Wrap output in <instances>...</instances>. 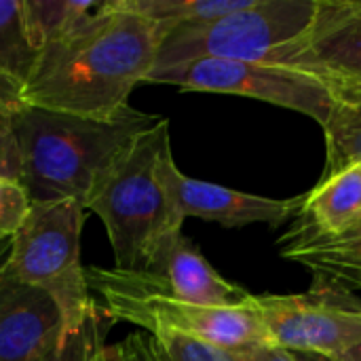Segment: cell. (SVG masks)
Masks as SVG:
<instances>
[{
	"label": "cell",
	"mask_w": 361,
	"mask_h": 361,
	"mask_svg": "<svg viewBox=\"0 0 361 361\" xmlns=\"http://www.w3.org/2000/svg\"><path fill=\"white\" fill-rule=\"evenodd\" d=\"M159 361H237L233 351L180 334H150Z\"/></svg>",
	"instance_id": "20"
},
{
	"label": "cell",
	"mask_w": 361,
	"mask_h": 361,
	"mask_svg": "<svg viewBox=\"0 0 361 361\" xmlns=\"http://www.w3.org/2000/svg\"><path fill=\"white\" fill-rule=\"evenodd\" d=\"M110 328L112 319L93 298L78 317L63 322L55 347L42 361H102Z\"/></svg>",
	"instance_id": "17"
},
{
	"label": "cell",
	"mask_w": 361,
	"mask_h": 361,
	"mask_svg": "<svg viewBox=\"0 0 361 361\" xmlns=\"http://www.w3.org/2000/svg\"><path fill=\"white\" fill-rule=\"evenodd\" d=\"M338 361H361V341L357 345H353L349 351H345V353L338 357Z\"/></svg>",
	"instance_id": "28"
},
{
	"label": "cell",
	"mask_w": 361,
	"mask_h": 361,
	"mask_svg": "<svg viewBox=\"0 0 361 361\" xmlns=\"http://www.w3.org/2000/svg\"><path fill=\"white\" fill-rule=\"evenodd\" d=\"M281 256L307 267L313 275L336 269H361V226L336 241L283 247Z\"/></svg>",
	"instance_id": "19"
},
{
	"label": "cell",
	"mask_w": 361,
	"mask_h": 361,
	"mask_svg": "<svg viewBox=\"0 0 361 361\" xmlns=\"http://www.w3.org/2000/svg\"><path fill=\"white\" fill-rule=\"evenodd\" d=\"M23 87L25 82L21 78L0 70V133H11L15 118L27 106Z\"/></svg>",
	"instance_id": "22"
},
{
	"label": "cell",
	"mask_w": 361,
	"mask_h": 361,
	"mask_svg": "<svg viewBox=\"0 0 361 361\" xmlns=\"http://www.w3.org/2000/svg\"><path fill=\"white\" fill-rule=\"evenodd\" d=\"M159 176L182 220L199 218L228 228L250 224L279 226L281 222L296 216L302 199H269L188 178L178 169L171 148H167L159 161Z\"/></svg>",
	"instance_id": "10"
},
{
	"label": "cell",
	"mask_w": 361,
	"mask_h": 361,
	"mask_svg": "<svg viewBox=\"0 0 361 361\" xmlns=\"http://www.w3.org/2000/svg\"><path fill=\"white\" fill-rule=\"evenodd\" d=\"M38 51L32 47L21 0H0V70L27 80Z\"/></svg>",
	"instance_id": "18"
},
{
	"label": "cell",
	"mask_w": 361,
	"mask_h": 361,
	"mask_svg": "<svg viewBox=\"0 0 361 361\" xmlns=\"http://www.w3.org/2000/svg\"><path fill=\"white\" fill-rule=\"evenodd\" d=\"M0 176L19 180V152L13 133H0Z\"/></svg>",
	"instance_id": "25"
},
{
	"label": "cell",
	"mask_w": 361,
	"mask_h": 361,
	"mask_svg": "<svg viewBox=\"0 0 361 361\" xmlns=\"http://www.w3.org/2000/svg\"><path fill=\"white\" fill-rule=\"evenodd\" d=\"M267 63L309 72L334 91H361V0H317L307 32Z\"/></svg>",
	"instance_id": "9"
},
{
	"label": "cell",
	"mask_w": 361,
	"mask_h": 361,
	"mask_svg": "<svg viewBox=\"0 0 361 361\" xmlns=\"http://www.w3.org/2000/svg\"><path fill=\"white\" fill-rule=\"evenodd\" d=\"M102 6L104 2L95 0H21L25 30L36 51L72 32Z\"/></svg>",
	"instance_id": "15"
},
{
	"label": "cell",
	"mask_w": 361,
	"mask_h": 361,
	"mask_svg": "<svg viewBox=\"0 0 361 361\" xmlns=\"http://www.w3.org/2000/svg\"><path fill=\"white\" fill-rule=\"evenodd\" d=\"M159 42L152 21L125 0H108L38 51L23 87L25 104L87 118H116L131 110V91L154 70Z\"/></svg>",
	"instance_id": "1"
},
{
	"label": "cell",
	"mask_w": 361,
	"mask_h": 361,
	"mask_svg": "<svg viewBox=\"0 0 361 361\" xmlns=\"http://www.w3.org/2000/svg\"><path fill=\"white\" fill-rule=\"evenodd\" d=\"M235 357L237 361H296L290 351L275 345H260L245 351H237Z\"/></svg>",
	"instance_id": "26"
},
{
	"label": "cell",
	"mask_w": 361,
	"mask_h": 361,
	"mask_svg": "<svg viewBox=\"0 0 361 361\" xmlns=\"http://www.w3.org/2000/svg\"><path fill=\"white\" fill-rule=\"evenodd\" d=\"M336 271H361V269H336ZM324 273V271H322ZM317 275V273H315Z\"/></svg>",
	"instance_id": "29"
},
{
	"label": "cell",
	"mask_w": 361,
	"mask_h": 361,
	"mask_svg": "<svg viewBox=\"0 0 361 361\" xmlns=\"http://www.w3.org/2000/svg\"><path fill=\"white\" fill-rule=\"evenodd\" d=\"M336 106L324 125L326 169L322 178L361 163V91H336Z\"/></svg>",
	"instance_id": "14"
},
{
	"label": "cell",
	"mask_w": 361,
	"mask_h": 361,
	"mask_svg": "<svg viewBox=\"0 0 361 361\" xmlns=\"http://www.w3.org/2000/svg\"><path fill=\"white\" fill-rule=\"evenodd\" d=\"M254 0H125V4L152 21L159 36L178 25L207 23L250 6Z\"/></svg>",
	"instance_id": "16"
},
{
	"label": "cell",
	"mask_w": 361,
	"mask_h": 361,
	"mask_svg": "<svg viewBox=\"0 0 361 361\" xmlns=\"http://www.w3.org/2000/svg\"><path fill=\"white\" fill-rule=\"evenodd\" d=\"M102 361H159L152 338L146 332H135L129 334L125 341L116 345H106Z\"/></svg>",
	"instance_id": "23"
},
{
	"label": "cell",
	"mask_w": 361,
	"mask_h": 361,
	"mask_svg": "<svg viewBox=\"0 0 361 361\" xmlns=\"http://www.w3.org/2000/svg\"><path fill=\"white\" fill-rule=\"evenodd\" d=\"M32 199L25 186L8 176H0V243L11 241L13 235L23 224Z\"/></svg>",
	"instance_id": "21"
},
{
	"label": "cell",
	"mask_w": 361,
	"mask_h": 361,
	"mask_svg": "<svg viewBox=\"0 0 361 361\" xmlns=\"http://www.w3.org/2000/svg\"><path fill=\"white\" fill-rule=\"evenodd\" d=\"M159 121L135 108L116 118H87L25 106L11 129L19 182L32 201L74 199L87 207L116 159Z\"/></svg>",
	"instance_id": "2"
},
{
	"label": "cell",
	"mask_w": 361,
	"mask_h": 361,
	"mask_svg": "<svg viewBox=\"0 0 361 361\" xmlns=\"http://www.w3.org/2000/svg\"><path fill=\"white\" fill-rule=\"evenodd\" d=\"M144 273L173 298L201 307H235L252 298L241 286L224 279L182 231L154 245Z\"/></svg>",
	"instance_id": "12"
},
{
	"label": "cell",
	"mask_w": 361,
	"mask_h": 361,
	"mask_svg": "<svg viewBox=\"0 0 361 361\" xmlns=\"http://www.w3.org/2000/svg\"><path fill=\"white\" fill-rule=\"evenodd\" d=\"M167 148L169 121L161 116L116 159L85 207L104 222L116 269L144 271L154 245L182 231L184 220L159 176V161Z\"/></svg>",
	"instance_id": "3"
},
{
	"label": "cell",
	"mask_w": 361,
	"mask_h": 361,
	"mask_svg": "<svg viewBox=\"0 0 361 361\" xmlns=\"http://www.w3.org/2000/svg\"><path fill=\"white\" fill-rule=\"evenodd\" d=\"M144 82L173 85L180 91L228 93L254 97L315 118L322 127L328 123L336 91L322 78L279 63L233 61V59H195L165 70H152Z\"/></svg>",
	"instance_id": "7"
},
{
	"label": "cell",
	"mask_w": 361,
	"mask_h": 361,
	"mask_svg": "<svg viewBox=\"0 0 361 361\" xmlns=\"http://www.w3.org/2000/svg\"><path fill=\"white\" fill-rule=\"evenodd\" d=\"M317 288L338 294V296H353L361 294V271H324L317 273Z\"/></svg>",
	"instance_id": "24"
},
{
	"label": "cell",
	"mask_w": 361,
	"mask_h": 361,
	"mask_svg": "<svg viewBox=\"0 0 361 361\" xmlns=\"http://www.w3.org/2000/svg\"><path fill=\"white\" fill-rule=\"evenodd\" d=\"M361 226V163H351L302 195L294 228L281 239L283 247L328 243Z\"/></svg>",
	"instance_id": "13"
},
{
	"label": "cell",
	"mask_w": 361,
	"mask_h": 361,
	"mask_svg": "<svg viewBox=\"0 0 361 361\" xmlns=\"http://www.w3.org/2000/svg\"><path fill=\"white\" fill-rule=\"evenodd\" d=\"M82 226L85 207L78 201H32L4 258V271L25 286L47 292L63 322L78 317L93 302L80 262Z\"/></svg>",
	"instance_id": "5"
},
{
	"label": "cell",
	"mask_w": 361,
	"mask_h": 361,
	"mask_svg": "<svg viewBox=\"0 0 361 361\" xmlns=\"http://www.w3.org/2000/svg\"><path fill=\"white\" fill-rule=\"evenodd\" d=\"M8 245L0 243V361H42L61 334L63 317L47 292L4 271Z\"/></svg>",
	"instance_id": "11"
},
{
	"label": "cell",
	"mask_w": 361,
	"mask_h": 361,
	"mask_svg": "<svg viewBox=\"0 0 361 361\" xmlns=\"http://www.w3.org/2000/svg\"><path fill=\"white\" fill-rule=\"evenodd\" d=\"M294 355L296 361H338L334 357H326V355H319V353H307V351H290Z\"/></svg>",
	"instance_id": "27"
},
{
	"label": "cell",
	"mask_w": 361,
	"mask_h": 361,
	"mask_svg": "<svg viewBox=\"0 0 361 361\" xmlns=\"http://www.w3.org/2000/svg\"><path fill=\"white\" fill-rule=\"evenodd\" d=\"M317 0H254L250 6L207 23L178 25L163 34L154 70L195 59L269 61L311 25Z\"/></svg>",
	"instance_id": "6"
},
{
	"label": "cell",
	"mask_w": 361,
	"mask_h": 361,
	"mask_svg": "<svg viewBox=\"0 0 361 361\" xmlns=\"http://www.w3.org/2000/svg\"><path fill=\"white\" fill-rule=\"evenodd\" d=\"M85 277L112 324H131L146 334H180L233 353L271 345L254 296L235 307H201L163 292L144 271L85 267Z\"/></svg>",
	"instance_id": "4"
},
{
	"label": "cell",
	"mask_w": 361,
	"mask_h": 361,
	"mask_svg": "<svg viewBox=\"0 0 361 361\" xmlns=\"http://www.w3.org/2000/svg\"><path fill=\"white\" fill-rule=\"evenodd\" d=\"M269 343L338 360L361 341V307H349L317 288L309 294L254 296Z\"/></svg>",
	"instance_id": "8"
}]
</instances>
